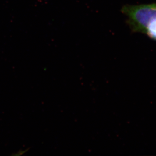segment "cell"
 <instances>
[{
  "mask_svg": "<svg viewBox=\"0 0 156 156\" xmlns=\"http://www.w3.org/2000/svg\"><path fill=\"white\" fill-rule=\"evenodd\" d=\"M122 13L128 17L127 23L132 31L141 33L156 41V4L123 6Z\"/></svg>",
  "mask_w": 156,
  "mask_h": 156,
  "instance_id": "6da1fadb",
  "label": "cell"
}]
</instances>
